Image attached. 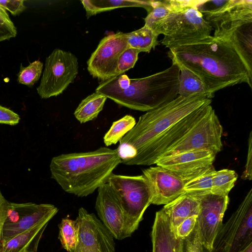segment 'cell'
<instances>
[{"label":"cell","instance_id":"cell-1","mask_svg":"<svg viewBox=\"0 0 252 252\" xmlns=\"http://www.w3.org/2000/svg\"><path fill=\"white\" fill-rule=\"evenodd\" d=\"M172 63L199 76L210 92L242 83L252 88V72L228 41L210 35L191 44L169 49Z\"/></svg>","mask_w":252,"mask_h":252},{"label":"cell","instance_id":"cell-2","mask_svg":"<svg viewBox=\"0 0 252 252\" xmlns=\"http://www.w3.org/2000/svg\"><path fill=\"white\" fill-rule=\"evenodd\" d=\"M121 162L116 149L102 147L93 151L54 157L49 167L51 178L65 192L85 197L107 183Z\"/></svg>","mask_w":252,"mask_h":252},{"label":"cell","instance_id":"cell-3","mask_svg":"<svg viewBox=\"0 0 252 252\" xmlns=\"http://www.w3.org/2000/svg\"><path fill=\"white\" fill-rule=\"evenodd\" d=\"M180 73L179 66L172 63L167 69L143 78L130 79L123 74L100 82L95 92L121 106L147 112L178 96Z\"/></svg>","mask_w":252,"mask_h":252},{"label":"cell","instance_id":"cell-4","mask_svg":"<svg viewBox=\"0 0 252 252\" xmlns=\"http://www.w3.org/2000/svg\"><path fill=\"white\" fill-rule=\"evenodd\" d=\"M212 100L203 94L174 99L141 115L135 126L120 141L116 149L121 163L133 158L157 136L190 113Z\"/></svg>","mask_w":252,"mask_h":252},{"label":"cell","instance_id":"cell-5","mask_svg":"<svg viewBox=\"0 0 252 252\" xmlns=\"http://www.w3.org/2000/svg\"><path fill=\"white\" fill-rule=\"evenodd\" d=\"M198 0H170V10L152 29L164 35L161 43L169 49L210 35L212 27L196 8Z\"/></svg>","mask_w":252,"mask_h":252},{"label":"cell","instance_id":"cell-6","mask_svg":"<svg viewBox=\"0 0 252 252\" xmlns=\"http://www.w3.org/2000/svg\"><path fill=\"white\" fill-rule=\"evenodd\" d=\"M107 183L119 195L125 211L124 238L137 229L143 215L151 204V193L143 176L117 175L112 173Z\"/></svg>","mask_w":252,"mask_h":252},{"label":"cell","instance_id":"cell-7","mask_svg":"<svg viewBox=\"0 0 252 252\" xmlns=\"http://www.w3.org/2000/svg\"><path fill=\"white\" fill-rule=\"evenodd\" d=\"M252 243V189L237 209L222 224L212 252H241Z\"/></svg>","mask_w":252,"mask_h":252},{"label":"cell","instance_id":"cell-8","mask_svg":"<svg viewBox=\"0 0 252 252\" xmlns=\"http://www.w3.org/2000/svg\"><path fill=\"white\" fill-rule=\"evenodd\" d=\"M78 73L77 57L72 53L55 49L46 58L37 92L46 99L62 94L73 82Z\"/></svg>","mask_w":252,"mask_h":252},{"label":"cell","instance_id":"cell-9","mask_svg":"<svg viewBox=\"0 0 252 252\" xmlns=\"http://www.w3.org/2000/svg\"><path fill=\"white\" fill-rule=\"evenodd\" d=\"M222 131V126L212 107L161 157L200 150L217 154L221 150Z\"/></svg>","mask_w":252,"mask_h":252},{"label":"cell","instance_id":"cell-10","mask_svg":"<svg viewBox=\"0 0 252 252\" xmlns=\"http://www.w3.org/2000/svg\"><path fill=\"white\" fill-rule=\"evenodd\" d=\"M211 108V104H206L193 111L157 136L125 165H151L156 164L166 150L180 139Z\"/></svg>","mask_w":252,"mask_h":252},{"label":"cell","instance_id":"cell-11","mask_svg":"<svg viewBox=\"0 0 252 252\" xmlns=\"http://www.w3.org/2000/svg\"><path fill=\"white\" fill-rule=\"evenodd\" d=\"M58 212V208L51 204L9 202L0 243L37 225L48 222Z\"/></svg>","mask_w":252,"mask_h":252},{"label":"cell","instance_id":"cell-12","mask_svg":"<svg viewBox=\"0 0 252 252\" xmlns=\"http://www.w3.org/2000/svg\"><path fill=\"white\" fill-rule=\"evenodd\" d=\"M75 221L77 239L71 252H115L114 237L94 214L81 207Z\"/></svg>","mask_w":252,"mask_h":252},{"label":"cell","instance_id":"cell-13","mask_svg":"<svg viewBox=\"0 0 252 252\" xmlns=\"http://www.w3.org/2000/svg\"><path fill=\"white\" fill-rule=\"evenodd\" d=\"M128 47L126 33L119 32L105 36L88 60V71L100 82L116 76L119 58Z\"/></svg>","mask_w":252,"mask_h":252},{"label":"cell","instance_id":"cell-14","mask_svg":"<svg viewBox=\"0 0 252 252\" xmlns=\"http://www.w3.org/2000/svg\"><path fill=\"white\" fill-rule=\"evenodd\" d=\"M216 155L207 150L188 151L161 157L156 164L170 171L186 183L202 175L212 166Z\"/></svg>","mask_w":252,"mask_h":252},{"label":"cell","instance_id":"cell-15","mask_svg":"<svg viewBox=\"0 0 252 252\" xmlns=\"http://www.w3.org/2000/svg\"><path fill=\"white\" fill-rule=\"evenodd\" d=\"M195 198L199 203L197 222L202 242L205 247L212 252L214 239L222 224L229 197L211 193Z\"/></svg>","mask_w":252,"mask_h":252},{"label":"cell","instance_id":"cell-16","mask_svg":"<svg viewBox=\"0 0 252 252\" xmlns=\"http://www.w3.org/2000/svg\"><path fill=\"white\" fill-rule=\"evenodd\" d=\"M203 16L214 28V36L223 39L239 27L252 22V0H226L218 10Z\"/></svg>","mask_w":252,"mask_h":252},{"label":"cell","instance_id":"cell-17","mask_svg":"<svg viewBox=\"0 0 252 252\" xmlns=\"http://www.w3.org/2000/svg\"><path fill=\"white\" fill-rule=\"evenodd\" d=\"M95 208L99 220L115 239L124 238L125 214L120 198L108 183L97 189Z\"/></svg>","mask_w":252,"mask_h":252},{"label":"cell","instance_id":"cell-18","mask_svg":"<svg viewBox=\"0 0 252 252\" xmlns=\"http://www.w3.org/2000/svg\"><path fill=\"white\" fill-rule=\"evenodd\" d=\"M151 193V204L166 205L185 193L186 183L170 171L159 166L142 170Z\"/></svg>","mask_w":252,"mask_h":252},{"label":"cell","instance_id":"cell-19","mask_svg":"<svg viewBox=\"0 0 252 252\" xmlns=\"http://www.w3.org/2000/svg\"><path fill=\"white\" fill-rule=\"evenodd\" d=\"M151 238L152 252H183L182 239L176 236L162 209L156 213Z\"/></svg>","mask_w":252,"mask_h":252},{"label":"cell","instance_id":"cell-20","mask_svg":"<svg viewBox=\"0 0 252 252\" xmlns=\"http://www.w3.org/2000/svg\"><path fill=\"white\" fill-rule=\"evenodd\" d=\"M162 210L167 217L174 232L186 219L198 216L199 203L197 199L184 193L170 203L164 205Z\"/></svg>","mask_w":252,"mask_h":252},{"label":"cell","instance_id":"cell-21","mask_svg":"<svg viewBox=\"0 0 252 252\" xmlns=\"http://www.w3.org/2000/svg\"><path fill=\"white\" fill-rule=\"evenodd\" d=\"M48 222L22 232L0 244V252H36L38 243Z\"/></svg>","mask_w":252,"mask_h":252},{"label":"cell","instance_id":"cell-22","mask_svg":"<svg viewBox=\"0 0 252 252\" xmlns=\"http://www.w3.org/2000/svg\"><path fill=\"white\" fill-rule=\"evenodd\" d=\"M87 18L97 13L113 9L126 7H140L149 12L152 8L153 0H92L81 1Z\"/></svg>","mask_w":252,"mask_h":252},{"label":"cell","instance_id":"cell-23","mask_svg":"<svg viewBox=\"0 0 252 252\" xmlns=\"http://www.w3.org/2000/svg\"><path fill=\"white\" fill-rule=\"evenodd\" d=\"M179 66L180 73L178 95L188 96L195 94H203L207 95L210 99L214 96L215 94L210 92L199 76L183 66Z\"/></svg>","mask_w":252,"mask_h":252},{"label":"cell","instance_id":"cell-24","mask_svg":"<svg viewBox=\"0 0 252 252\" xmlns=\"http://www.w3.org/2000/svg\"><path fill=\"white\" fill-rule=\"evenodd\" d=\"M107 98L96 92L88 95L81 101L74 111L75 118L81 124L94 120L103 109Z\"/></svg>","mask_w":252,"mask_h":252},{"label":"cell","instance_id":"cell-25","mask_svg":"<svg viewBox=\"0 0 252 252\" xmlns=\"http://www.w3.org/2000/svg\"><path fill=\"white\" fill-rule=\"evenodd\" d=\"M126 34L129 47L140 52L149 53L158 44V35L152 29L145 26Z\"/></svg>","mask_w":252,"mask_h":252},{"label":"cell","instance_id":"cell-26","mask_svg":"<svg viewBox=\"0 0 252 252\" xmlns=\"http://www.w3.org/2000/svg\"><path fill=\"white\" fill-rule=\"evenodd\" d=\"M136 123L135 118L130 115H126L114 122L103 137L105 145L108 147L116 144L135 126Z\"/></svg>","mask_w":252,"mask_h":252},{"label":"cell","instance_id":"cell-27","mask_svg":"<svg viewBox=\"0 0 252 252\" xmlns=\"http://www.w3.org/2000/svg\"><path fill=\"white\" fill-rule=\"evenodd\" d=\"M215 171L213 165L202 175L186 183L184 189L185 193L194 198L211 193Z\"/></svg>","mask_w":252,"mask_h":252},{"label":"cell","instance_id":"cell-28","mask_svg":"<svg viewBox=\"0 0 252 252\" xmlns=\"http://www.w3.org/2000/svg\"><path fill=\"white\" fill-rule=\"evenodd\" d=\"M238 175L233 170L223 169L215 171L213 177L211 193L220 196H227L234 186Z\"/></svg>","mask_w":252,"mask_h":252},{"label":"cell","instance_id":"cell-29","mask_svg":"<svg viewBox=\"0 0 252 252\" xmlns=\"http://www.w3.org/2000/svg\"><path fill=\"white\" fill-rule=\"evenodd\" d=\"M59 227V239L62 246L67 252H71L75 247L77 239L75 220L68 218H63Z\"/></svg>","mask_w":252,"mask_h":252},{"label":"cell","instance_id":"cell-30","mask_svg":"<svg viewBox=\"0 0 252 252\" xmlns=\"http://www.w3.org/2000/svg\"><path fill=\"white\" fill-rule=\"evenodd\" d=\"M43 67V63L39 60L30 63L28 66H21L18 74V82L29 86H33L40 77Z\"/></svg>","mask_w":252,"mask_h":252},{"label":"cell","instance_id":"cell-31","mask_svg":"<svg viewBox=\"0 0 252 252\" xmlns=\"http://www.w3.org/2000/svg\"><path fill=\"white\" fill-rule=\"evenodd\" d=\"M170 10V0H153L152 9L144 18V26L152 29L156 22L167 15Z\"/></svg>","mask_w":252,"mask_h":252},{"label":"cell","instance_id":"cell-32","mask_svg":"<svg viewBox=\"0 0 252 252\" xmlns=\"http://www.w3.org/2000/svg\"><path fill=\"white\" fill-rule=\"evenodd\" d=\"M182 250L183 252H211L202 243L197 221L192 231L182 239Z\"/></svg>","mask_w":252,"mask_h":252},{"label":"cell","instance_id":"cell-33","mask_svg":"<svg viewBox=\"0 0 252 252\" xmlns=\"http://www.w3.org/2000/svg\"><path fill=\"white\" fill-rule=\"evenodd\" d=\"M139 53L140 52L135 49L129 47L126 48L119 58L116 76L123 74L129 69L133 68L138 60Z\"/></svg>","mask_w":252,"mask_h":252},{"label":"cell","instance_id":"cell-34","mask_svg":"<svg viewBox=\"0 0 252 252\" xmlns=\"http://www.w3.org/2000/svg\"><path fill=\"white\" fill-rule=\"evenodd\" d=\"M17 30L6 10L0 5V41L15 37Z\"/></svg>","mask_w":252,"mask_h":252},{"label":"cell","instance_id":"cell-35","mask_svg":"<svg viewBox=\"0 0 252 252\" xmlns=\"http://www.w3.org/2000/svg\"><path fill=\"white\" fill-rule=\"evenodd\" d=\"M197 217V216H193L184 220L175 231L176 236L183 239L189 235L196 224Z\"/></svg>","mask_w":252,"mask_h":252},{"label":"cell","instance_id":"cell-36","mask_svg":"<svg viewBox=\"0 0 252 252\" xmlns=\"http://www.w3.org/2000/svg\"><path fill=\"white\" fill-rule=\"evenodd\" d=\"M20 120V117L18 114L0 105V124L15 126L19 123Z\"/></svg>","mask_w":252,"mask_h":252},{"label":"cell","instance_id":"cell-37","mask_svg":"<svg viewBox=\"0 0 252 252\" xmlns=\"http://www.w3.org/2000/svg\"><path fill=\"white\" fill-rule=\"evenodd\" d=\"M0 5L13 16L19 15L26 8L23 0H0Z\"/></svg>","mask_w":252,"mask_h":252},{"label":"cell","instance_id":"cell-38","mask_svg":"<svg viewBox=\"0 0 252 252\" xmlns=\"http://www.w3.org/2000/svg\"><path fill=\"white\" fill-rule=\"evenodd\" d=\"M245 169L241 178L244 180H251L252 178V132L251 131L248 139V151Z\"/></svg>","mask_w":252,"mask_h":252},{"label":"cell","instance_id":"cell-39","mask_svg":"<svg viewBox=\"0 0 252 252\" xmlns=\"http://www.w3.org/2000/svg\"><path fill=\"white\" fill-rule=\"evenodd\" d=\"M9 203V202L5 199L0 190V243L4 223L6 218Z\"/></svg>","mask_w":252,"mask_h":252},{"label":"cell","instance_id":"cell-40","mask_svg":"<svg viewBox=\"0 0 252 252\" xmlns=\"http://www.w3.org/2000/svg\"><path fill=\"white\" fill-rule=\"evenodd\" d=\"M241 252H252V243H250L244 250Z\"/></svg>","mask_w":252,"mask_h":252},{"label":"cell","instance_id":"cell-41","mask_svg":"<svg viewBox=\"0 0 252 252\" xmlns=\"http://www.w3.org/2000/svg\"></svg>","mask_w":252,"mask_h":252}]
</instances>
